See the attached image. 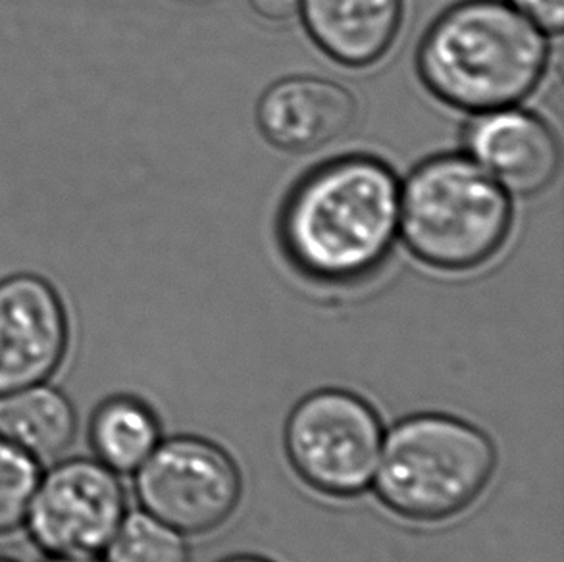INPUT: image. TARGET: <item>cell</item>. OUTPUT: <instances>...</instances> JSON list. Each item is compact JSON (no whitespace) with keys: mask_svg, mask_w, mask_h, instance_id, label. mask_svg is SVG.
<instances>
[{"mask_svg":"<svg viewBox=\"0 0 564 562\" xmlns=\"http://www.w3.org/2000/svg\"><path fill=\"white\" fill-rule=\"evenodd\" d=\"M401 185L372 154H345L299 177L275 218L283 259L303 280L352 288L386 267L399 237Z\"/></svg>","mask_w":564,"mask_h":562,"instance_id":"6da1fadb","label":"cell"},{"mask_svg":"<svg viewBox=\"0 0 564 562\" xmlns=\"http://www.w3.org/2000/svg\"><path fill=\"white\" fill-rule=\"evenodd\" d=\"M545 31L505 0H463L420 41V82L443 105L481 115L517 107L550 68Z\"/></svg>","mask_w":564,"mask_h":562,"instance_id":"7a4b0ae2","label":"cell"},{"mask_svg":"<svg viewBox=\"0 0 564 562\" xmlns=\"http://www.w3.org/2000/svg\"><path fill=\"white\" fill-rule=\"evenodd\" d=\"M511 195L468 154H435L399 195V236L414 259L463 274L488 264L511 236Z\"/></svg>","mask_w":564,"mask_h":562,"instance_id":"3957f363","label":"cell"},{"mask_svg":"<svg viewBox=\"0 0 564 562\" xmlns=\"http://www.w3.org/2000/svg\"><path fill=\"white\" fill-rule=\"evenodd\" d=\"M496 466V445L480 428L424 412L399 420L383 435L372 486L397 517L442 522L484 494Z\"/></svg>","mask_w":564,"mask_h":562,"instance_id":"277c9868","label":"cell"},{"mask_svg":"<svg viewBox=\"0 0 564 562\" xmlns=\"http://www.w3.org/2000/svg\"><path fill=\"white\" fill-rule=\"evenodd\" d=\"M383 428L375 407L347 389L303 397L283 430V447L306 486L349 499L372 486Z\"/></svg>","mask_w":564,"mask_h":562,"instance_id":"5b68a950","label":"cell"},{"mask_svg":"<svg viewBox=\"0 0 564 562\" xmlns=\"http://www.w3.org/2000/svg\"><path fill=\"white\" fill-rule=\"evenodd\" d=\"M241 491L236 461L220 445L193 435L162 440L133 472L141 510L184 536H203L226 525Z\"/></svg>","mask_w":564,"mask_h":562,"instance_id":"8992f818","label":"cell"},{"mask_svg":"<svg viewBox=\"0 0 564 562\" xmlns=\"http://www.w3.org/2000/svg\"><path fill=\"white\" fill-rule=\"evenodd\" d=\"M126 515L120 474L95 456H72L41 472L23 528L45 556L100 555Z\"/></svg>","mask_w":564,"mask_h":562,"instance_id":"52a82bcc","label":"cell"},{"mask_svg":"<svg viewBox=\"0 0 564 562\" xmlns=\"http://www.w3.org/2000/svg\"><path fill=\"white\" fill-rule=\"evenodd\" d=\"M72 347V316L61 288L39 272L0 278V396L51 381Z\"/></svg>","mask_w":564,"mask_h":562,"instance_id":"ba28073f","label":"cell"},{"mask_svg":"<svg viewBox=\"0 0 564 562\" xmlns=\"http://www.w3.org/2000/svg\"><path fill=\"white\" fill-rule=\"evenodd\" d=\"M468 156L509 195L535 197L561 172V143L543 118L517 107L474 116L465 131Z\"/></svg>","mask_w":564,"mask_h":562,"instance_id":"9c48e42d","label":"cell"},{"mask_svg":"<svg viewBox=\"0 0 564 562\" xmlns=\"http://www.w3.org/2000/svg\"><path fill=\"white\" fill-rule=\"evenodd\" d=\"M357 115V99L345 85L326 77L291 76L262 93L257 126L275 149L308 154L344 138Z\"/></svg>","mask_w":564,"mask_h":562,"instance_id":"30bf717a","label":"cell"},{"mask_svg":"<svg viewBox=\"0 0 564 562\" xmlns=\"http://www.w3.org/2000/svg\"><path fill=\"white\" fill-rule=\"evenodd\" d=\"M314 45L345 68L375 66L395 43L403 0H301Z\"/></svg>","mask_w":564,"mask_h":562,"instance_id":"8fae6325","label":"cell"},{"mask_svg":"<svg viewBox=\"0 0 564 562\" xmlns=\"http://www.w3.org/2000/svg\"><path fill=\"white\" fill-rule=\"evenodd\" d=\"M76 404L48 381L0 396V440L43 464L68 451L77 435Z\"/></svg>","mask_w":564,"mask_h":562,"instance_id":"7c38bea8","label":"cell"},{"mask_svg":"<svg viewBox=\"0 0 564 562\" xmlns=\"http://www.w3.org/2000/svg\"><path fill=\"white\" fill-rule=\"evenodd\" d=\"M87 440L99 463L120 476H128L159 447L161 420L138 397H108L93 411Z\"/></svg>","mask_w":564,"mask_h":562,"instance_id":"4fadbf2b","label":"cell"},{"mask_svg":"<svg viewBox=\"0 0 564 562\" xmlns=\"http://www.w3.org/2000/svg\"><path fill=\"white\" fill-rule=\"evenodd\" d=\"M100 559L102 562H191L184 533L147 515L145 510H128Z\"/></svg>","mask_w":564,"mask_h":562,"instance_id":"5bb4252c","label":"cell"},{"mask_svg":"<svg viewBox=\"0 0 564 562\" xmlns=\"http://www.w3.org/2000/svg\"><path fill=\"white\" fill-rule=\"evenodd\" d=\"M41 472V463L33 456L0 440V538L25 525Z\"/></svg>","mask_w":564,"mask_h":562,"instance_id":"9a60e30c","label":"cell"},{"mask_svg":"<svg viewBox=\"0 0 564 562\" xmlns=\"http://www.w3.org/2000/svg\"><path fill=\"white\" fill-rule=\"evenodd\" d=\"M511 4L545 33L558 35L563 31L564 0H511Z\"/></svg>","mask_w":564,"mask_h":562,"instance_id":"2e32d148","label":"cell"},{"mask_svg":"<svg viewBox=\"0 0 564 562\" xmlns=\"http://www.w3.org/2000/svg\"><path fill=\"white\" fill-rule=\"evenodd\" d=\"M249 4L262 20L285 23L299 14L301 0H249Z\"/></svg>","mask_w":564,"mask_h":562,"instance_id":"e0dca14e","label":"cell"},{"mask_svg":"<svg viewBox=\"0 0 564 562\" xmlns=\"http://www.w3.org/2000/svg\"><path fill=\"white\" fill-rule=\"evenodd\" d=\"M45 562H102L100 555H51Z\"/></svg>","mask_w":564,"mask_h":562,"instance_id":"ac0fdd59","label":"cell"},{"mask_svg":"<svg viewBox=\"0 0 564 562\" xmlns=\"http://www.w3.org/2000/svg\"><path fill=\"white\" fill-rule=\"evenodd\" d=\"M220 562H272V561H268V559H264V556L236 555V556H229V559H224V561H220Z\"/></svg>","mask_w":564,"mask_h":562,"instance_id":"d6986e66","label":"cell"},{"mask_svg":"<svg viewBox=\"0 0 564 562\" xmlns=\"http://www.w3.org/2000/svg\"><path fill=\"white\" fill-rule=\"evenodd\" d=\"M0 562H20V561H15V559H12V556L0 555Z\"/></svg>","mask_w":564,"mask_h":562,"instance_id":"ffe728a7","label":"cell"}]
</instances>
